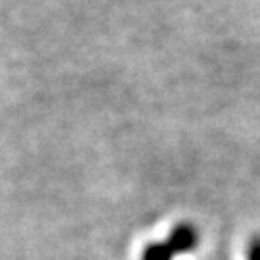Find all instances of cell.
I'll return each mask as SVG.
<instances>
[{
  "mask_svg": "<svg viewBox=\"0 0 260 260\" xmlns=\"http://www.w3.org/2000/svg\"><path fill=\"white\" fill-rule=\"evenodd\" d=\"M199 243L201 233L195 223L179 222L170 230L164 241L149 243L141 252V260H176L181 254L197 251Z\"/></svg>",
  "mask_w": 260,
  "mask_h": 260,
  "instance_id": "6da1fadb",
  "label": "cell"
},
{
  "mask_svg": "<svg viewBox=\"0 0 260 260\" xmlns=\"http://www.w3.org/2000/svg\"><path fill=\"white\" fill-rule=\"evenodd\" d=\"M247 260H260V233L252 235L247 245Z\"/></svg>",
  "mask_w": 260,
  "mask_h": 260,
  "instance_id": "7a4b0ae2",
  "label": "cell"
}]
</instances>
